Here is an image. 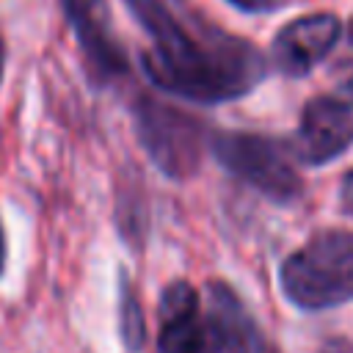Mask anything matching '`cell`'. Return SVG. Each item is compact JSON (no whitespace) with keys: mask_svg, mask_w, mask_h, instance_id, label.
Wrapping results in <instances>:
<instances>
[{"mask_svg":"<svg viewBox=\"0 0 353 353\" xmlns=\"http://www.w3.org/2000/svg\"><path fill=\"white\" fill-rule=\"evenodd\" d=\"M132 17L152 36V50L141 66L165 94L199 105L232 102L251 94L265 72V55L245 39L223 30L185 28L163 0H124Z\"/></svg>","mask_w":353,"mask_h":353,"instance_id":"obj_1","label":"cell"},{"mask_svg":"<svg viewBox=\"0 0 353 353\" xmlns=\"http://www.w3.org/2000/svg\"><path fill=\"white\" fill-rule=\"evenodd\" d=\"M284 298L303 312H325L353 301V232L320 229L279 268Z\"/></svg>","mask_w":353,"mask_h":353,"instance_id":"obj_2","label":"cell"},{"mask_svg":"<svg viewBox=\"0 0 353 353\" xmlns=\"http://www.w3.org/2000/svg\"><path fill=\"white\" fill-rule=\"evenodd\" d=\"M215 160L234 174L240 182L251 185L262 196L279 204L298 201L303 193V179L295 168V154L270 135L256 132H215L210 138Z\"/></svg>","mask_w":353,"mask_h":353,"instance_id":"obj_3","label":"cell"},{"mask_svg":"<svg viewBox=\"0 0 353 353\" xmlns=\"http://www.w3.org/2000/svg\"><path fill=\"white\" fill-rule=\"evenodd\" d=\"M135 135L168 179H188L201 163V127L193 116L141 94L132 105Z\"/></svg>","mask_w":353,"mask_h":353,"instance_id":"obj_4","label":"cell"},{"mask_svg":"<svg viewBox=\"0 0 353 353\" xmlns=\"http://www.w3.org/2000/svg\"><path fill=\"white\" fill-rule=\"evenodd\" d=\"M353 146V110L345 99L314 97L303 105L292 154L303 165H325Z\"/></svg>","mask_w":353,"mask_h":353,"instance_id":"obj_5","label":"cell"},{"mask_svg":"<svg viewBox=\"0 0 353 353\" xmlns=\"http://www.w3.org/2000/svg\"><path fill=\"white\" fill-rule=\"evenodd\" d=\"M63 14L74 30L94 83L105 85L127 74V55L113 36V22L105 0H61Z\"/></svg>","mask_w":353,"mask_h":353,"instance_id":"obj_6","label":"cell"},{"mask_svg":"<svg viewBox=\"0 0 353 353\" xmlns=\"http://www.w3.org/2000/svg\"><path fill=\"white\" fill-rule=\"evenodd\" d=\"M342 22L331 11L303 14L290 19L270 44V58L276 69L287 77L309 74L339 41Z\"/></svg>","mask_w":353,"mask_h":353,"instance_id":"obj_7","label":"cell"},{"mask_svg":"<svg viewBox=\"0 0 353 353\" xmlns=\"http://www.w3.org/2000/svg\"><path fill=\"white\" fill-rule=\"evenodd\" d=\"M160 353H215L207 314L199 312V292L190 281H171L157 303Z\"/></svg>","mask_w":353,"mask_h":353,"instance_id":"obj_8","label":"cell"},{"mask_svg":"<svg viewBox=\"0 0 353 353\" xmlns=\"http://www.w3.org/2000/svg\"><path fill=\"white\" fill-rule=\"evenodd\" d=\"M204 314L212 331L215 353H279L270 336L259 328V323L251 317V312L229 284H210Z\"/></svg>","mask_w":353,"mask_h":353,"instance_id":"obj_9","label":"cell"},{"mask_svg":"<svg viewBox=\"0 0 353 353\" xmlns=\"http://www.w3.org/2000/svg\"><path fill=\"white\" fill-rule=\"evenodd\" d=\"M119 334H121V342L130 353H138L146 342L143 309H141L135 287L130 284V279L124 273L119 276Z\"/></svg>","mask_w":353,"mask_h":353,"instance_id":"obj_10","label":"cell"},{"mask_svg":"<svg viewBox=\"0 0 353 353\" xmlns=\"http://www.w3.org/2000/svg\"><path fill=\"white\" fill-rule=\"evenodd\" d=\"M226 3H232L234 8H240L245 14H270V11L281 8L287 0H226Z\"/></svg>","mask_w":353,"mask_h":353,"instance_id":"obj_11","label":"cell"},{"mask_svg":"<svg viewBox=\"0 0 353 353\" xmlns=\"http://www.w3.org/2000/svg\"><path fill=\"white\" fill-rule=\"evenodd\" d=\"M339 207L347 218H353V171H347L339 182Z\"/></svg>","mask_w":353,"mask_h":353,"instance_id":"obj_12","label":"cell"},{"mask_svg":"<svg viewBox=\"0 0 353 353\" xmlns=\"http://www.w3.org/2000/svg\"><path fill=\"white\" fill-rule=\"evenodd\" d=\"M6 259H8V245H6V229L0 221V276L6 273Z\"/></svg>","mask_w":353,"mask_h":353,"instance_id":"obj_13","label":"cell"},{"mask_svg":"<svg viewBox=\"0 0 353 353\" xmlns=\"http://www.w3.org/2000/svg\"><path fill=\"white\" fill-rule=\"evenodd\" d=\"M342 94L347 97V102H353V74H350V77L342 83Z\"/></svg>","mask_w":353,"mask_h":353,"instance_id":"obj_14","label":"cell"},{"mask_svg":"<svg viewBox=\"0 0 353 353\" xmlns=\"http://www.w3.org/2000/svg\"><path fill=\"white\" fill-rule=\"evenodd\" d=\"M3 69H6V41L0 36V83H3Z\"/></svg>","mask_w":353,"mask_h":353,"instance_id":"obj_15","label":"cell"},{"mask_svg":"<svg viewBox=\"0 0 353 353\" xmlns=\"http://www.w3.org/2000/svg\"><path fill=\"white\" fill-rule=\"evenodd\" d=\"M347 39H350V44H353V19H350V28H347Z\"/></svg>","mask_w":353,"mask_h":353,"instance_id":"obj_16","label":"cell"}]
</instances>
